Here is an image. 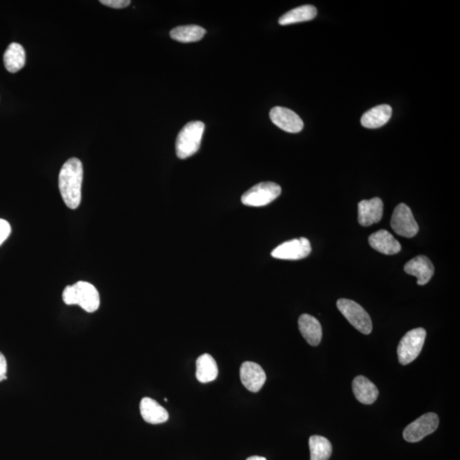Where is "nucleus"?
<instances>
[{
    "label": "nucleus",
    "instance_id": "nucleus-1",
    "mask_svg": "<svg viewBox=\"0 0 460 460\" xmlns=\"http://www.w3.org/2000/svg\"><path fill=\"white\" fill-rule=\"evenodd\" d=\"M83 165L77 158L66 161L59 174V189L68 207L75 210L82 203Z\"/></svg>",
    "mask_w": 460,
    "mask_h": 460
},
{
    "label": "nucleus",
    "instance_id": "nucleus-2",
    "mask_svg": "<svg viewBox=\"0 0 460 460\" xmlns=\"http://www.w3.org/2000/svg\"><path fill=\"white\" fill-rule=\"evenodd\" d=\"M63 300L67 305H79L88 313L99 309L100 295L98 289L87 281H78L68 286L63 293Z\"/></svg>",
    "mask_w": 460,
    "mask_h": 460
},
{
    "label": "nucleus",
    "instance_id": "nucleus-3",
    "mask_svg": "<svg viewBox=\"0 0 460 460\" xmlns=\"http://www.w3.org/2000/svg\"><path fill=\"white\" fill-rule=\"evenodd\" d=\"M204 131L205 124L201 121L185 124L176 140V153L179 159H187L199 151Z\"/></svg>",
    "mask_w": 460,
    "mask_h": 460
},
{
    "label": "nucleus",
    "instance_id": "nucleus-4",
    "mask_svg": "<svg viewBox=\"0 0 460 460\" xmlns=\"http://www.w3.org/2000/svg\"><path fill=\"white\" fill-rule=\"evenodd\" d=\"M337 307L346 320L359 332L366 335L372 333V320L369 313L357 302L346 298H340L337 302Z\"/></svg>",
    "mask_w": 460,
    "mask_h": 460
},
{
    "label": "nucleus",
    "instance_id": "nucleus-5",
    "mask_svg": "<svg viewBox=\"0 0 460 460\" xmlns=\"http://www.w3.org/2000/svg\"><path fill=\"white\" fill-rule=\"evenodd\" d=\"M426 338V331L422 328L407 332L398 345V360L402 365L413 362L421 354Z\"/></svg>",
    "mask_w": 460,
    "mask_h": 460
},
{
    "label": "nucleus",
    "instance_id": "nucleus-6",
    "mask_svg": "<svg viewBox=\"0 0 460 460\" xmlns=\"http://www.w3.org/2000/svg\"><path fill=\"white\" fill-rule=\"evenodd\" d=\"M281 193V188L273 181H263L250 189L241 196V203L248 207H264L277 199Z\"/></svg>",
    "mask_w": 460,
    "mask_h": 460
},
{
    "label": "nucleus",
    "instance_id": "nucleus-7",
    "mask_svg": "<svg viewBox=\"0 0 460 460\" xmlns=\"http://www.w3.org/2000/svg\"><path fill=\"white\" fill-rule=\"evenodd\" d=\"M391 228L398 236L411 238L417 235L419 227L411 209L406 204L395 208L390 221Z\"/></svg>",
    "mask_w": 460,
    "mask_h": 460
},
{
    "label": "nucleus",
    "instance_id": "nucleus-8",
    "mask_svg": "<svg viewBox=\"0 0 460 460\" xmlns=\"http://www.w3.org/2000/svg\"><path fill=\"white\" fill-rule=\"evenodd\" d=\"M439 418L434 413L422 415L416 421L411 423L403 431V437L409 442H418L437 430Z\"/></svg>",
    "mask_w": 460,
    "mask_h": 460
},
{
    "label": "nucleus",
    "instance_id": "nucleus-9",
    "mask_svg": "<svg viewBox=\"0 0 460 460\" xmlns=\"http://www.w3.org/2000/svg\"><path fill=\"white\" fill-rule=\"evenodd\" d=\"M312 253V245L306 238L301 237L284 242L274 249L271 255L282 260H300L308 257Z\"/></svg>",
    "mask_w": 460,
    "mask_h": 460
},
{
    "label": "nucleus",
    "instance_id": "nucleus-10",
    "mask_svg": "<svg viewBox=\"0 0 460 460\" xmlns=\"http://www.w3.org/2000/svg\"><path fill=\"white\" fill-rule=\"evenodd\" d=\"M270 120L286 132L298 133L304 128V122L295 112L283 107H274L269 113Z\"/></svg>",
    "mask_w": 460,
    "mask_h": 460
},
{
    "label": "nucleus",
    "instance_id": "nucleus-11",
    "mask_svg": "<svg viewBox=\"0 0 460 460\" xmlns=\"http://www.w3.org/2000/svg\"><path fill=\"white\" fill-rule=\"evenodd\" d=\"M242 385L252 392H258L266 381V374L263 369L257 363L245 362L240 369Z\"/></svg>",
    "mask_w": 460,
    "mask_h": 460
},
{
    "label": "nucleus",
    "instance_id": "nucleus-12",
    "mask_svg": "<svg viewBox=\"0 0 460 460\" xmlns=\"http://www.w3.org/2000/svg\"><path fill=\"white\" fill-rule=\"evenodd\" d=\"M383 204L381 198L362 200L358 204V222L362 226L379 223L383 217Z\"/></svg>",
    "mask_w": 460,
    "mask_h": 460
},
{
    "label": "nucleus",
    "instance_id": "nucleus-13",
    "mask_svg": "<svg viewBox=\"0 0 460 460\" xmlns=\"http://www.w3.org/2000/svg\"><path fill=\"white\" fill-rule=\"evenodd\" d=\"M404 270L410 276L417 277V283L425 286L431 280L435 273V268L431 261L426 256H417L407 262Z\"/></svg>",
    "mask_w": 460,
    "mask_h": 460
},
{
    "label": "nucleus",
    "instance_id": "nucleus-14",
    "mask_svg": "<svg viewBox=\"0 0 460 460\" xmlns=\"http://www.w3.org/2000/svg\"><path fill=\"white\" fill-rule=\"evenodd\" d=\"M369 242L377 252L385 255H394L401 252L402 245L397 240L385 229H381L371 235Z\"/></svg>",
    "mask_w": 460,
    "mask_h": 460
},
{
    "label": "nucleus",
    "instance_id": "nucleus-15",
    "mask_svg": "<svg viewBox=\"0 0 460 460\" xmlns=\"http://www.w3.org/2000/svg\"><path fill=\"white\" fill-rule=\"evenodd\" d=\"M298 328L302 336L312 346L320 344L322 338V328L320 322L317 318L308 314H302L298 319Z\"/></svg>",
    "mask_w": 460,
    "mask_h": 460
},
{
    "label": "nucleus",
    "instance_id": "nucleus-16",
    "mask_svg": "<svg viewBox=\"0 0 460 460\" xmlns=\"http://www.w3.org/2000/svg\"><path fill=\"white\" fill-rule=\"evenodd\" d=\"M140 411L145 421L152 425L167 422L169 414L158 402L152 398L144 397L140 402Z\"/></svg>",
    "mask_w": 460,
    "mask_h": 460
},
{
    "label": "nucleus",
    "instance_id": "nucleus-17",
    "mask_svg": "<svg viewBox=\"0 0 460 460\" xmlns=\"http://www.w3.org/2000/svg\"><path fill=\"white\" fill-rule=\"evenodd\" d=\"M392 115V108L389 105L382 104L371 108L362 117L361 123L369 129H376L385 126Z\"/></svg>",
    "mask_w": 460,
    "mask_h": 460
},
{
    "label": "nucleus",
    "instance_id": "nucleus-18",
    "mask_svg": "<svg viewBox=\"0 0 460 460\" xmlns=\"http://www.w3.org/2000/svg\"><path fill=\"white\" fill-rule=\"evenodd\" d=\"M354 397L362 404H373L378 397V390L374 383L364 376H358L353 381Z\"/></svg>",
    "mask_w": 460,
    "mask_h": 460
},
{
    "label": "nucleus",
    "instance_id": "nucleus-19",
    "mask_svg": "<svg viewBox=\"0 0 460 460\" xmlns=\"http://www.w3.org/2000/svg\"><path fill=\"white\" fill-rule=\"evenodd\" d=\"M219 369L214 358L209 354H203L196 361V378L200 383H209L217 378Z\"/></svg>",
    "mask_w": 460,
    "mask_h": 460
},
{
    "label": "nucleus",
    "instance_id": "nucleus-20",
    "mask_svg": "<svg viewBox=\"0 0 460 460\" xmlns=\"http://www.w3.org/2000/svg\"><path fill=\"white\" fill-rule=\"evenodd\" d=\"M25 50L18 43H11L4 54V63L8 71L17 72L25 65Z\"/></svg>",
    "mask_w": 460,
    "mask_h": 460
},
{
    "label": "nucleus",
    "instance_id": "nucleus-21",
    "mask_svg": "<svg viewBox=\"0 0 460 460\" xmlns=\"http://www.w3.org/2000/svg\"><path fill=\"white\" fill-rule=\"evenodd\" d=\"M317 8L312 5H306L295 8L286 12V13L279 19V23L282 26L290 25L302 22L312 21L317 17Z\"/></svg>",
    "mask_w": 460,
    "mask_h": 460
},
{
    "label": "nucleus",
    "instance_id": "nucleus-22",
    "mask_svg": "<svg viewBox=\"0 0 460 460\" xmlns=\"http://www.w3.org/2000/svg\"><path fill=\"white\" fill-rule=\"evenodd\" d=\"M207 33L205 28L197 25L180 26L173 28L170 35L172 39L181 43L199 41Z\"/></svg>",
    "mask_w": 460,
    "mask_h": 460
},
{
    "label": "nucleus",
    "instance_id": "nucleus-23",
    "mask_svg": "<svg viewBox=\"0 0 460 460\" xmlns=\"http://www.w3.org/2000/svg\"><path fill=\"white\" fill-rule=\"evenodd\" d=\"M309 445L310 460H328L332 455V444L329 440L321 435L310 437Z\"/></svg>",
    "mask_w": 460,
    "mask_h": 460
},
{
    "label": "nucleus",
    "instance_id": "nucleus-24",
    "mask_svg": "<svg viewBox=\"0 0 460 460\" xmlns=\"http://www.w3.org/2000/svg\"><path fill=\"white\" fill-rule=\"evenodd\" d=\"M100 3L114 9H123L130 6L131 1L130 0H101Z\"/></svg>",
    "mask_w": 460,
    "mask_h": 460
},
{
    "label": "nucleus",
    "instance_id": "nucleus-25",
    "mask_svg": "<svg viewBox=\"0 0 460 460\" xmlns=\"http://www.w3.org/2000/svg\"><path fill=\"white\" fill-rule=\"evenodd\" d=\"M11 233V227L6 220L0 219V245L7 240Z\"/></svg>",
    "mask_w": 460,
    "mask_h": 460
},
{
    "label": "nucleus",
    "instance_id": "nucleus-26",
    "mask_svg": "<svg viewBox=\"0 0 460 460\" xmlns=\"http://www.w3.org/2000/svg\"><path fill=\"white\" fill-rule=\"evenodd\" d=\"M7 362L6 357L0 352V382L7 379Z\"/></svg>",
    "mask_w": 460,
    "mask_h": 460
},
{
    "label": "nucleus",
    "instance_id": "nucleus-27",
    "mask_svg": "<svg viewBox=\"0 0 460 460\" xmlns=\"http://www.w3.org/2000/svg\"><path fill=\"white\" fill-rule=\"evenodd\" d=\"M247 460H267L264 457H260V456H252V457L248 458Z\"/></svg>",
    "mask_w": 460,
    "mask_h": 460
}]
</instances>
